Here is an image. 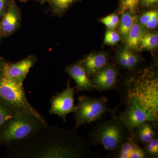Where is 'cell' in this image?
<instances>
[{
	"instance_id": "26",
	"label": "cell",
	"mask_w": 158,
	"mask_h": 158,
	"mask_svg": "<svg viewBox=\"0 0 158 158\" xmlns=\"http://www.w3.org/2000/svg\"><path fill=\"white\" fill-rule=\"evenodd\" d=\"M141 6L144 7H149L158 4V0H140Z\"/></svg>"
},
{
	"instance_id": "20",
	"label": "cell",
	"mask_w": 158,
	"mask_h": 158,
	"mask_svg": "<svg viewBox=\"0 0 158 158\" xmlns=\"http://www.w3.org/2000/svg\"><path fill=\"white\" fill-rule=\"evenodd\" d=\"M16 113H17L8 104L0 98V127Z\"/></svg>"
},
{
	"instance_id": "10",
	"label": "cell",
	"mask_w": 158,
	"mask_h": 158,
	"mask_svg": "<svg viewBox=\"0 0 158 158\" xmlns=\"http://www.w3.org/2000/svg\"><path fill=\"white\" fill-rule=\"evenodd\" d=\"M65 70L76 83V93L94 90L92 80L88 77L85 69L80 62L68 65Z\"/></svg>"
},
{
	"instance_id": "13",
	"label": "cell",
	"mask_w": 158,
	"mask_h": 158,
	"mask_svg": "<svg viewBox=\"0 0 158 158\" xmlns=\"http://www.w3.org/2000/svg\"><path fill=\"white\" fill-rule=\"evenodd\" d=\"M20 20L19 9L15 4H11L7 11L4 13L1 23V30L6 35L13 34L18 29Z\"/></svg>"
},
{
	"instance_id": "7",
	"label": "cell",
	"mask_w": 158,
	"mask_h": 158,
	"mask_svg": "<svg viewBox=\"0 0 158 158\" xmlns=\"http://www.w3.org/2000/svg\"><path fill=\"white\" fill-rule=\"evenodd\" d=\"M75 88L71 87L69 81L67 84L66 88L62 93L54 96L51 100L50 114L58 115L66 120V116L71 113H74L75 110L74 105V95Z\"/></svg>"
},
{
	"instance_id": "18",
	"label": "cell",
	"mask_w": 158,
	"mask_h": 158,
	"mask_svg": "<svg viewBox=\"0 0 158 158\" xmlns=\"http://www.w3.org/2000/svg\"><path fill=\"white\" fill-rule=\"evenodd\" d=\"M53 12L62 15L71 6L80 0H47Z\"/></svg>"
},
{
	"instance_id": "15",
	"label": "cell",
	"mask_w": 158,
	"mask_h": 158,
	"mask_svg": "<svg viewBox=\"0 0 158 158\" xmlns=\"http://www.w3.org/2000/svg\"><path fill=\"white\" fill-rule=\"evenodd\" d=\"M144 34L143 27L140 24L136 17L132 27L126 39L127 47L130 49L138 48L141 38Z\"/></svg>"
},
{
	"instance_id": "2",
	"label": "cell",
	"mask_w": 158,
	"mask_h": 158,
	"mask_svg": "<svg viewBox=\"0 0 158 158\" xmlns=\"http://www.w3.org/2000/svg\"><path fill=\"white\" fill-rule=\"evenodd\" d=\"M88 136L90 144L102 145L109 153L118 149L130 137L116 113L111 114L108 120L98 122Z\"/></svg>"
},
{
	"instance_id": "6",
	"label": "cell",
	"mask_w": 158,
	"mask_h": 158,
	"mask_svg": "<svg viewBox=\"0 0 158 158\" xmlns=\"http://www.w3.org/2000/svg\"><path fill=\"white\" fill-rule=\"evenodd\" d=\"M124 111L119 113L118 117L127 131L132 135L133 129L145 122L150 121L158 126V120L150 115L144 109L131 103L124 104Z\"/></svg>"
},
{
	"instance_id": "17",
	"label": "cell",
	"mask_w": 158,
	"mask_h": 158,
	"mask_svg": "<svg viewBox=\"0 0 158 158\" xmlns=\"http://www.w3.org/2000/svg\"><path fill=\"white\" fill-rule=\"evenodd\" d=\"M139 23L143 27L148 29H154L157 27L158 12L157 10L144 12L139 18Z\"/></svg>"
},
{
	"instance_id": "21",
	"label": "cell",
	"mask_w": 158,
	"mask_h": 158,
	"mask_svg": "<svg viewBox=\"0 0 158 158\" xmlns=\"http://www.w3.org/2000/svg\"><path fill=\"white\" fill-rule=\"evenodd\" d=\"M143 149L146 157L157 158L158 157V139L157 137L153 138L147 144L143 145Z\"/></svg>"
},
{
	"instance_id": "8",
	"label": "cell",
	"mask_w": 158,
	"mask_h": 158,
	"mask_svg": "<svg viewBox=\"0 0 158 158\" xmlns=\"http://www.w3.org/2000/svg\"><path fill=\"white\" fill-rule=\"evenodd\" d=\"M118 76L116 65H107L91 77L94 89L99 91L115 89Z\"/></svg>"
},
{
	"instance_id": "16",
	"label": "cell",
	"mask_w": 158,
	"mask_h": 158,
	"mask_svg": "<svg viewBox=\"0 0 158 158\" xmlns=\"http://www.w3.org/2000/svg\"><path fill=\"white\" fill-rule=\"evenodd\" d=\"M133 13L128 10L123 11L119 20V33L125 40L136 18Z\"/></svg>"
},
{
	"instance_id": "5",
	"label": "cell",
	"mask_w": 158,
	"mask_h": 158,
	"mask_svg": "<svg viewBox=\"0 0 158 158\" xmlns=\"http://www.w3.org/2000/svg\"><path fill=\"white\" fill-rule=\"evenodd\" d=\"M0 98L8 104L16 113L28 114L45 121V118L29 103L23 84L3 74L0 76Z\"/></svg>"
},
{
	"instance_id": "31",
	"label": "cell",
	"mask_w": 158,
	"mask_h": 158,
	"mask_svg": "<svg viewBox=\"0 0 158 158\" xmlns=\"http://www.w3.org/2000/svg\"><path fill=\"white\" fill-rule=\"evenodd\" d=\"M0 30H1V24H0Z\"/></svg>"
},
{
	"instance_id": "19",
	"label": "cell",
	"mask_w": 158,
	"mask_h": 158,
	"mask_svg": "<svg viewBox=\"0 0 158 158\" xmlns=\"http://www.w3.org/2000/svg\"><path fill=\"white\" fill-rule=\"evenodd\" d=\"M158 45L157 34H145L141 38L139 47L141 49L151 50L156 48Z\"/></svg>"
},
{
	"instance_id": "30",
	"label": "cell",
	"mask_w": 158,
	"mask_h": 158,
	"mask_svg": "<svg viewBox=\"0 0 158 158\" xmlns=\"http://www.w3.org/2000/svg\"><path fill=\"white\" fill-rule=\"evenodd\" d=\"M123 0H120V1H121V2H122L123 1Z\"/></svg>"
},
{
	"instance_id": "23",
	"label": "cell",
	"mask_w": 158,
	"mask_h": 158,
	"mask_svg": "<svg viewBox=\"0 0 158 158\" xmlns=\"http://www.w3.org/2000/svg\"><path fill=\"white\" fill-rule=\"evenodd\" d=\"M100 22L105 25L108 29L114 30L119 23V19L117 14L113 13L102 18Z\"/></svg>"
},
{
	"instance_id": "9",
	"label": "cell",
	"mask_w": 158,
	"mask_h": 158,
	"mask_svg": "<svg viewBox=\"0 0 158 158\" xmlns=\"http://www.w3.org/2000/svg\"><path fill=\"white\" fill-rule=\"evenodd\" d=\"M36 61L37 59L35 57L31 56L15 63H4L2 74L23 84L29 71Z\"/></svg>"
},
{
	"instance_id": "25",
	"label": "cell",
	"mask_w": 158,
	"mask_h": 158,
	"mask_svg": "<svg viewBox=\"0 0 158 158\" xmlns=\"http://www.w3.org/2000/svg\"><path fill=\"white\" fill-rule=\"evenodd\" d=\"M140 0H123L121 2L122 11H128L134 13L135 11Z\"/></svg>"
},
{
	"instance_id": "4",
	"label": "cell",
	"mask_w": 158,
	"mask_h": 158,
	"mask_svg": "<svg viewBox=\"0 0 158 158\" xmlns=\"http://www.w3.org/2000/svg\"><path fill=\"white\" fill-rule=\"evenodd\" d=\"M106 96L94 98L88 95L79 97L74 112L75 127L86 126L93 122L101 120L106 113H116L118 108L112 109L108 106Z\"/></svg>"
},
{
	"instance_id": "14",
	"label": "cell",
	"mask_w": 158,
	"mask_h": 158,
	"mask_svg": "<svg viewBox=\"0 0 158 158\" xmlns=\"http://www.w3.org/2000/svg\"><path fill=\"white\" fill-rule=\"evenodd\" d=\"M157 127L151 122H145L135 127L132 135L138 143L144 145L157 137Z\"/></svg>"
},
{
	"instance_id": "12",
	"label": "cell",
	"mask_w": 158,
	"mask_h": 158,
	"mask_svg": "<svg viewBox=\"0 0 158 158\" xmlns=\"http://www.w3.org/2000/svg\"><path fill=\"white\" fill-rule=\"evenodd\" d=\"M80 63L90 78L108 65V56L104 52L92 53L86 56Z\"/></svg>"
},
{
	"instance_id": "3",
	"label": "cell",
	"mask_w": 158,
	"mask_h": 158,
	"mask_svg": "<svg viewBox=\"0 0 158 158\" xmlns=\"http://www.w3.org/2000/svg\"><path fill=\"white\" fill-rule=\"evenodd\" d=\"M46 127L47 123L45 120L28 114L16 113L0 127V141L9 143L22 141Z\"/></svg>"
},
{
	"instance_id": "24",
	"label": "cell",
	"mask_w": 158,
	"mask_h": 158,
	"mask_svg": "<svg viewBox=\"0 0 158 158\" xmlns=\"http://www.w3.org/2000/svg\"><path fill=\"white\" fill-rule=\"evenodd\" d=\"M120 36L114 30H107L105 34L104 44L107 45H114L120 40Z\"/></svg>"
},
{
	"instance_id": "28",
	"label": "cell",
	"mask_w": 158,
	"mask_h": 158,
	"mask_svg": "<svg viewBox=\"0 0 158 158\" xmlns=\"http://www.w3.org/2000/svg\"><path fill=\"white\" fill-rule=\"evenodd\" d=\"M3 64L4 63L2 64V63H0V76L2 74Z\"/></svg>"
},
{
	"instance_id": "1",
	"label": "cell",
	"mask_w": 158,
	"mask_h": 158,
	"mask_svg": "<svg viewBox=\"0 0 158 158\" xmlns=\"http://www.w3.org/2000/svg\"><path fill=\"white\" fill-rule=\"evenodd\" d=\"M122 90L123 103L138 105L158 120L157 72L151 68L138 71L127 80Z\"/></svg>"
},
{
	"instance_id": "29",
	"label": "cell",
	"mask_w": 158,
	"mask_h": 158,
	"mask_svg": "<svg viewBox=\"0 0 158 158\" xmlns=\"http://www.w3.org/2000/svg\"><path fill=\"white\" fill-rule=\"evenodd\" d=\"M22 1H24V0H22ZM36 1H39V2H42L44 1V0H36Z\"/></svg>"
},
{
	"instance_id": "22",
	"label": "cell",
	"mask_w": 158,
	"mask_h": 158,
	"mask_svg": "<svg viewBox=\"0 0 158 158\" xmlns=\"http://www.w3.org/2000/svg\"><path fill=\"white\" fill-rule=\"evenodd\" d=\"M124 51L127 67V69L132 70L135 67L139 61V57L131 50V49L127 46L123 49Z\"/></svg>"
},
{
	"instance_id": "27",
	"label": "cell",
	"mask_w": 158,
	"mask_h": 158,
	"mask_svg": "<svg viewBox=\"0 0 158 158\" xmlns=\"http://www.w3.org/2000/svg\"><path fill=\"white\" fill-rule=\"evenodd\" d=\"M7 0H0V15L3 14L6 10Z\"/></svg>"
},
{
	"instance_id": "11",
	"label": "cell",
	"mask_w": 158,
	"mask_h": 158,
	"mask_svg": "<svg viewBox=\"0 0 158 158\" xmlns=\"http://www.w3.org/2000/svg\"><path fill=\"white\" fill-rule=\"evenodd\" d=\"M108 156L116 158H146L143 147L135 140L132 135L130 136L120 147L109 154Z\"/></svg>"
}]
</instances>
